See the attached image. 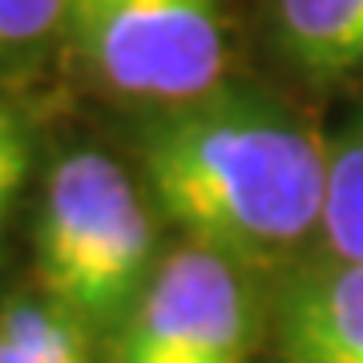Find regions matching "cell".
<instances>
[{"mask_svg": "<svg viewBox=\"0 0 363 363\" xmlns=\"http://www.w3.org/2000/svg\"><path fill=\"white\" fill-rule=\"evenodd\" d=\"M138 157L162 214L234 267L283 259L323 226L327 145L267 93L162 105L138 133Z\"/></svg>", "mask_w": 363, "mask_h": 363, "instance_id": "cell-1", "label": "cell"}, {"mask_svg": "<svg viewBox=\"0 0 363 363\" xmlns=\"http://www.w3.org/2000/svg\"><path fill=\"white\" fill-rule=\"evenodd\" d=\"M250 327L242 267L190 242L145 283L121 363H247Z\"/></svg>", "mask_w": 363, "mask_h": 363, "instance_id": "cell-4", "label": "cell"}, {"mask_svg": "<svg viewBox=\"0 0 363 363\" xmlns=\"http://www.w3.org/2000/svg\"><path fill=\"white\" fill-rule=\"evenodd\" d=\"M28 166H33V142L25 121L9 101H0V226L9 222L16 198L25 190Z\"/></svg>", "mask_w": 363, "mask_h": 363, "instance_id": "cell-9", "label": "cell"}, {"mask_svg": "<svg viewBox=\"0 0 363 363\" xmlns=\"http://www.w3.org/2000/svg\"><path fill=\"white\" fill-rule=\"evenodd\" d=\"M154 255L150 210L125 169L97 150L61 157L37 218V279L49 303L109 327L145 286Z\"/></svg>", "mask_w": 363, "mask_h": 363, "instance_id": "cell-2", "label": "cell"}, {"mask_svg": "<svg viewBox=\"0 0 363 363\" xmlns=\"http://www.w3.org/2000/svg\"><path fill=\"white\" fill-rule=\"evenodd\" d=\"M274 40L307 81L363 77V0H274Z\"/></svg>", "mask_w": 363, "mask_h": 363, "instance_id": "cell-6", "label": "cell"}, {"mask_svg": "<svg viewBox=\"0 0 363 363\" xmlns=\"http://www.w3.org/2000/svg\"><path fill=\"white\" fill-rule=\"evenodd\" d=\"M0 363H37V359H33V355H25L16 343H9V339L0 335Z\"/></svg>", "mask_w": 363, "mask_h": 363, "instance_id": "cell-11", "label": "cell"}, {"mask_svg": "<svg viewBox=\"0 0 363 363\" xmlns=\"http://www.w3.org/2000/svg\"><path fill=\"white\" fill-rule=\"evenodd\" d=\"M0 335L33 355L37 363H89V343L81 319L40 298H9L0 307Z\"/></svg>", "mask_w": 363, "mask_h": 363, "instance_id": "cell-8", "label": "cell"}, {"mask_svg": "<svg viewBox=\"0 0 363 363\" xmlns=\"http://www.w3.org/2000/svg\"><path fill=\"white\" fill-rule=\"evenodd\" d=\"M323 234L335 259L363 262V117L327 145Z\"/></svg>", "mask_w": 363, "mask_h": 363, "instance_id": "cell-7", "label": "cell"}, {"mask_svg": "<svg viewBox=\"0 0 363 363\" xmlns=\"http://www.w3.org/2000/svg\"><path fill=\"white\" fill-rule=\"evenodd\" d=\"M69 0H0V52L28 49L65 25Z\"/></svg>", "mask_w": 363, "mask_h": 363, "instance_id": "cell-10", "label": "cell"}, {"mask_svg": "<svg viewBox=\"0 0 363 363\" xmlns=\"http://www.w3.org/2000/svg\"><path fill=\"white\" fill-rule=\"evenodd\" d=\"M286 363H363V262H303L274 298Z\"/></svg>", "mask_w": 363, "mask_h": 363, "instance_id": "cell-5", "label": "cell"}, {"mask_svg": "<svg viewBox=\"0 0 363 363\" xmlns=\"http://www.w3.org/2000/svg\"><path fill=\"white\" fill-rule=\"evenodd\" d=\"M65 28L93 77L133 101H194L226 69V0H69Z\"/></svg>", "mask_w": 363, "mask_h": 363, "instance_id": "cell-3", "label": "cell"}]
</instances>
